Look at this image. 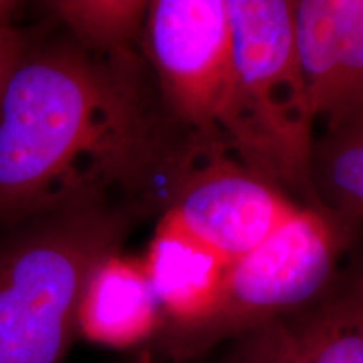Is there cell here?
Here are the masks:
<instances>
[{"mask_svg": "<svg viewBox=\"0 0 363 363\" xmlns=\"http://www.w3.org/2000/svg\"><path fill=\"white\" fill-rule=\"evenodd\" d=\"M138 54L33 43L0 101V224L93 202L143 207L180 165Z\"/></svg>", "mask_w": 363, "mask_h": 363, "instance_id": "6da1fadb", "label": "cell"}, {"mask_svg": "<svg viewBox=\"0 0 363 363\" xmlns=\"http://www.w3.org/2000/svg\"><path fill=\"white\" fill-rule=\"evenodd\" d=\"M233 61L217 142L286 194L321 207L313 185L315 116L294 45V2L227 0Z\"/></svg>", "mask_w": 363, "mask_h": 363, "instance_id": "7a4b0ae2", "label": "cell"}, {"mask_svg": "<svg viewBox=\"0 0 363 363\" xmlns=\"http://www.w3.org/2000/svg\"><path fill=\"white\" fill-rule=\"evenodd\" d=\"M143 207L93 202L19 224L0 242V363H61L78 337L89 272Z\"/></svg>", "mask_w": 363, "mask_h": 363, "instance_id": "3957f363", "label": "cell"}, {"mask_svg": "<svg viewBox=\"0 0 363 363\" xmlns=\"http://www.w3.org/2000/svg\"><path fill=\"white\" fill-rule=\"evenodd\" d=\"M325 207L301 206L264 242L227 267L212 310L187 330L163 337L177 358H194L320 301L348 230Z\"/></svg>", "mask_w": 363, "mask_h": 363, "instance_id": "277c9868", "label": "cell"}, {"mask_svg": "<svg viewBox=\"0 0 363 363\" xmlns=\"http://www.w3.org/2000/svg\"><path fill=\"white\" fill-rule=\"evenodd\" d=\"M143 39L165 106L201 140L217 143L233 61L227 0L150 2Z\"/></svg>", "mask_w": 363, "mask_h": 363, "instance_id": "5b68a950", "label": "cell"}, {"mask_svg": "<svg viewBox=\"0 0 363 363\" xmlns=\"http://www.w3.org/2000/svg\"><path fill=\"white\" fill-rule=\"evenodd\" d=\"M220 148L216 143L206 163L182 170L163 216L233 262L264 242L301 206Z\"/></svg>", "mask_w": 363, "mask_h": 363, "instance_id": "8992f818", "label": "cell"}, {"mask_svg": "<svg viewBox=\"0 0 363 363\" xmlns=\"http://www.w3.org/2000/svg\"><path fill=\"white\" fill-rule=\"evenodd\" d=\"M294 45L315 121L335 130L363 106V0L294 2Z\"/></svg>", "mask_w": 363, "mask_h": 363, "instance_id": "52a82bcc", "label": "cell"}, {"mask_svg": "<svg viewBox=\"0 0 363 363\" xmlns=\"http://www.w3.org/2000/svg\"><path fill=\"white\" fill-rule=\"evenodd\" d=\"M143 264L167 337L199 323L212 310L230 262L162 216Z\"/></svg>", "mask_w": 363, "mask_h": 363, "instance_id": "ba28073f", "label": "cell"}, {"mask_svg": "<svg viewBox=\"0 0 363 363\" xmlns=\"http://www.w3.org/2000/svg\"><path fill=\"white\" fill-rule=\"evenodd\" d=\"M163 328L143 259L113 251L96 262L78 310V335L108 348H131Z\"/></svg>", "mask_w": 363, "mask_h": 363, "instance_id": "9c48e42d", "label": "cell"}, {"mask_svg": "<svg viewBox=\"0 0 363 363\" xmlns=\"http://www.w3.org/2000/svg\"><path fill=\"white\" fill-rule=\"evenodd\" d=\"M313 185L321 207L343 220L363 219V106L316 143Z\"/></svg>", "mask_w": 363, "mask_h": 363, "instance_id": "30bf717a", "label": "cell"}, {"mask_svg": "<svg viewBox=\"0 0 363 363\" xmlns=\"http://www.w3.org/2000/svg\"><path fill=\"white\" fill-rule=\"evenodd\" d=\"M72 39L101 54L136 52L150 2L145 0H56L43 4Z\"/></svg>", "mask_w": 363, "mask_h": 363, "instance_id": "8fae6325", "label": "cell"}, {"mask_svg": "<svg viewBox=\"0 0 363 363\" xmlns=\"http://www.w3.org/2000/svg\"><path fill=\"white\" fill-rule=\"evenodd\" d=\"M281 321L299 363H363V325L333 296Z\"/></svg>", "mask_w": 363, "mask_h": 363, "instance_id": "7c38bea8", "label": "cell"}, {"mask_svg": "<svg viewBox=\"0 0 363 363\" xmlns=\"http://www.w3.org/2000/svg\"><path fill=\"white\" fill-rule=\"evenodd\" d=\"M238 347L225 363H299L283 321L235 340Z\"/></svg>", "mask_w": 363, "mask_h": 363, "instance_id": "4fadbf2b", "label": "cell"}, {"mask_svg": "<svg viewBox=\"0 0 363 363\" xmlns=\"http://www.w3.org/2000/svg\"><path fill=\"white\" fill-rule=\"evenodd\" d=\"M30 44V35L21 29L0 30V101L11 81L13 71L19 66L22 56Z\"/></svg>", "mask_w": 363, "mask_h": 363, "instance_id": "5bb4252c", "label": "cell"}, {"mask_svg": "<svg viewBox=\"0 0 363 363\" xmlns=\"http://www.w3.org/2000/svg\"><path fill=\"white\" fill-rule=\"evenodd\" d=\"M333 298L363 325V266L347 281L343 289L333 294Z\"/></svg>", "mask_w": 363, "mask_h": 363, "instance_id": "9a60e30c", "label": "cell"}, {"mask_svg": "<svg viewBox=\"0 0 363 363\" xmlns=\"http://www.w3.org/2000/svg\"><path fill=\"white\" fill-rule=\"evenodd\" d=\"M24 4L12 0H0V30L16 29V21Z\"/></svg>", "mask_w": 363, "mask_h": 363, "instance_id": "2e32d148", "label": "cell"}]
</instances>
